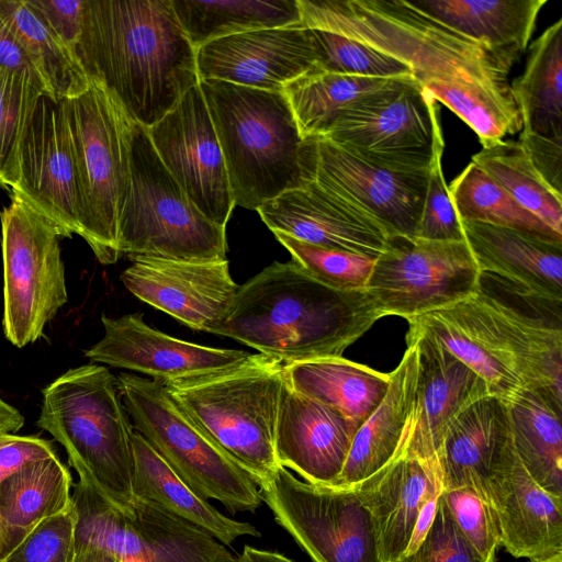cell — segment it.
Returning a JSON list of instances; mask_svg holds the SVG:
<instances>
[{"mask_svg":"<svg viewBox=\"0 0 562 562\" xmlns=\"http://www.w3.org/2000/svg\"><path fill=\"white\" fill-rule=\"evenodd\" d=\"M101 322L103 337L85 351L91 362L139 372L164 383L218 371L249 355L169 336L148 326L142 313L117 318L102 314Z\"/></svg>","mask_w":562,"mask_h":562,"instance_id":"obj_21","label":"cell"},{"mask_svg":"<svg viewBox=\"0 0 562 562\" xmlns=\"http://www.w3.org/2000/svg\"><path fill=\"white\" fill-rule=\"evenodd\" d=\"M406 341L417 346L418 372L412 409L394 460L428 461L438 458L452 422L491 392L477 373L432 339L407 333Z\"/></svg>","mask_w":562,"mask_h":562,"instance_id":"obj_19","label":"cell"},{"mask_svg":"<svg viewBox=\"0 0 562 562\" xmlns=\"http://www.w3.org/2000/svg\"><path fill=\"white\" fill-rule=\"evenodd\" d=\"M406 344L400 363L390 372L385 396L353 437L335 487L357 488L395 459L412 409L418 372L417 346L414 341Z\"/></svg>","mask_w":562,"mask_h":562,"instance_id":"obj_28","label":"cell"},{"mask_svg":"<svg viewBox=\"0 0 562 562\" xmlns=\"http://www.w3.org/2000/svg\"><path fill=\"white\" fill-rule=\"evenodd\" d=\"M301 166L304 183L313 181L358 207L389 236H416L429 170L380 168L319 136L304 138Z\"/></svg>","mask_w":562,"mask_h":562,"instance_id":"obj_15","label":"cell"},{"mask_svg":"<svg viewBox=\"0 0 562 562\" xmlns=\"http://www.w3.org/2000/svg\"><path fill=\"white\" fill-rule=\"evenodd\" d=\"M257 212L273 232L329 249L376 258L389 234L371 216L313 181L284 191Z\"/></svg>","mask_w":562,"mask_h":562,"instance_id":"obj_22","label":"cell"},{"mask_svg":"<svg viewBox=\"0 0 562 562\" xmlns=\"http://www.w3.org/2000/svg\"><path fill=\"white\" fill-rule=\"evenodd\" d=\"M448 188L460 221L510 227L562 241V235L519 205L472 161Z\"/></svg>","mask_w":562,"mask_h":562,"instance_id":"obj_42","label":"cell"},{"mask_svg":"<svg viewBox=\"0 0 562 562\" xmlns=\"http://www.w3.org/2000/svg\"><path fill=\"white\" fill-rule=\"evenodd\" d=\"M284 383V363L258 352L164 385L200 430L259 485L279 467L274 431Z\"/></svg>","mask_w":562,"mask_h":562,"instance_id":"obj_7","label":"cell"},{"mask_svg":"<svg viewBox=\"0 0 562 562\" xmlns=\"http://www.w3.org/2000/svg\"><path fill=\"white\" fill-rule=\"evenodd\" d=\"M530 561L531 562H562V551L558 552L555 554L546 557V558H540V559L530 560Z\"/></svg>","mask_w":562,"mask_h":562,"instance_id":"obj_58","label":"cell"},{"mask_svg":"<svg viewBox=\"0 0 562 562\" xmlns=\"http://www.w3.org/2000/svg\"><path fill=\"white\" fill-rule=\"evenodd\" d=\"M382 317L367 290L330 289L291 259L272 262L239 285L210 333L290 364L342 356Z\"/></svg>","mask_w":562,"mask_h":562,"instance_id":"obj_2","label":"cell"},{"mask_svg":"<svg viewBox=\"0 0 562 562\" xmlns=\"http://www.w3.org/2000/svg\"><path fill=\"white\" fill-rule=\"evenodd\" d=\"M72 562H117L110 554L93 548L76 547Z\"/></svg>","mask_w":562,"mask_h":562,"instance_id":"obj_57","label":"cell"},{"mask_svg":"<svg viewBox=\"0 0 562 562\" xmlns=\"http://www.w3.org/2000/svg\"><path fill=\"white\" fill-rule=\"evenodd\" d=\"M370 512L381 562H397L405 553L425 502L442 490L438 459L400 458L357 487Z\"/></svg>","mask_w":562,"mask_h":562,"instance_id":"obj_26","label":"cell"},{"mask_svg":"<svg viewBox=\"0 0 562 562\" xmlns=\"http://www.w3.org/2000/svg\"><path fill=\"white\" fill-rule=\"evenodd\" d=\"M76 510H67L41 524L0 562H72Z\"/></svg>","mask_w":562,"mask_h":562,"instance_id":"obj_48","label":"cell"},{"mask_svg":"<svg viewBox=\"0 0 562 562\" xmlns=\"http://www.w3.org/2000/svg\"><path fill=\"white\" fill-rule=\"evenodd\" d=\"M441 492H442V490H439V491H436L435 493H432L428 497V499L425 502L422 509L419 510V514L417 516V519H416V522L414 526L411 541L408 543V547H407L404 555L413 553L419 547V544L426 537L428 530L430 529V527L434 522L436 510H437V504H438L439 497L441 495Z\"/></svg>","mask_w":562,"mask_h":562,"instance_id":"obj_54","label":"cell"},{"mask_svg":"<svg viewBox=\"0 0 562 562\" xmlns=\"http://www.w3.org/2000/svg\"><path fill=\"white\" fill-rule=\"evenodd\" d=\"M391 80L316 68L289 83L283 92L305 138L324 136L344 110Z\"/></svg>","mask_w":562,"mask_h":562,"instance_id":"obj_37","label":"cell"},{"mask_svg":"<svg viewBox=\"0 0 562 562\" xmlns=\"http://www.w3.org/2000/svg\"><path fill=\"white\" fill-rule=\"evenodd\" d=\"M483 274L467 241L389 236L366 290L384 316L415 317L482 289Z\"/></svg>","mask_w":562,"mask_h":562,"instance_id":"obj_14","label":"cell"},{"mask_svg":"<svg viewBox=\"0 0 562 562\" xmlns=\"http://www.w3.org/2000/svg\"><path fill=\"white\" fill-rule=\"evenodd\" d=\"M12 193L65 235L82 236V215L70 130L61 100L43 93L22 137Z\"/></svg>","mask_w":562,"mask_h":562,"instance_id":"obj_17","label":"cell"},{"mask_svg":"<svg viewBox=\"0 0 562 562\" xmlns=\"http://www.w3.org/2000/svg\"><path fill=\"white\" fill-rule=\"evenodd\" d=\"M72 143L82 238L102 265L121 257L119 217L130 184L132 120L102 86L61 100Z\"/></svg>","mask_w":562,"mask_h":562,"instance_id":"obj_9","label":"cell"},{"mask_svg":"<svg viewBox=\"0 0 562 562\" xmlns=\"http://www.w3.org/2000/svg\"><path fill=\"white\" fill-rule=\"evenodd\" d=\"M259 487L276 521L312 562H381L359 488L303 482L282 465Z\"/></svg>","mask_w":562,"mask_h":562,"instance_id":"obj_13","label":"cell"},{"mask_svg":"<svg viewBox=\"0 0 562 562\" xmlns=\"http://www.w3.org/2000/svg\"><path fill=\"white\" fill-rule=\"evenodd\" d=\"M0 14L26 52L46 94L59 101L78 97L89 89L90 81L76 55L32 0H0Z\"/></svg>","mask_w":562,"mask_h":562,"instance_id":"obj_34","label":"cell"},{"mask_svg":"<svg viewBox=\"0 0 562 562\" xmlns=\"http://www.w3.org/2000/svg\"><path fill=\"white\" fill-rule=\"evenodd\" d=\"M160 160L193 204L226 227L235 207L218 138L199 85L146 128Z\"/></svg>","mask_w":562,"mask_h":562,"instance_id":"obj_16","label":"cell"},{"mask_svg":"<svg viewBox=\"0 0 562 562\" xmlns=\"http://www.w3.org/2000/svg\"><path fill=\"white\" fill-rule=\"evenodd\" d=\"M461 224L482 274L502 278L530 301L561 307L562 241L481 222Z\"/></svg>","mask_w":562,"mask_h":562,"instance_id":"obj_25","label":"cell"},{"mask_svg":"<svg viewBox=\"0 0 562 562\" xmlns=\"http://www.w3.org/2000/svg\"><path fill=\"white\" fill-rule=\"evenodd\" d=\"M32 2L75 54L82 31L86 0H32Z\"/></svg>","mask_w":562,"mask_h":562,"instance_id":"obj_52","label":"cell"},{"mask_svg":"<svg viewBox=\"0 0 562 562\" xmlns=\"http://www.w3.org/2000/svg\"><path fill=\"white\" fill-rule=\"evenodd\" d=\"M417 8L463 36L520 58L547 0H418Z\"/></svg>","mask_w":562,"mask_h":562,"instance_id":"obj_31","label":"cell"},{"mask_svg":"<svg viewBox=\"0 0 562 562\" xmlns=\"http://www.w3.org/2000/svg\"><path fill=\"white\" fill-rule=\"evenodd\" d=\"M199 86L224 156L235 205L257 211L304 186V137L283 91L215 79Z\"/></svg>","mask_w":562,"mask_h":562,"instance_id":"obj_5","label":"cell"},{"mask_svg":"<svg viewBox=\"0 0 562 562\" xmlns=\"http://www.w3.org/2000/svg\"><path fill=\"white\" fill-rule=\"evenodd\" d=\"M273 234L291 254L292 260L318 282L344 292L366 290L374 258L314 246L280 232Z\"/></svg>","mask_w":562,"mask_h":562,"instance_id":"obj_44","label":"cell"},{"mask_svg":"<svg viewBox=\"0 0 562 562\" xmlns=\"http://www.w3.org/2000/svg\"><path fill=\"white\" fill-rule=\"evenodd\" d=\"M430 95L445 104L477 135L482 147L522 130V120L510 85L428 81Z\"/></svg>","mask_w":562,"mask_h":562,"instance_id":"obj_40","label":"cell"},{"mask_svg":"<svg viewBox=\"0 0 562 562\" xmlns=\"http://www.w3.org/2000/svg\"><path fill=\"white\" fill-rule=\"evenodd\" d=\"M477 373L491 394L509 402L544 390L562 397V330L482 289L454 304L406 319Z\"/></svg>","mask_w":562,"mask_h":562,"instance_id":"obj_3","label":"cell"},{"mask_svg":"<svg viewBox=\"0 0 562 562\" xmlns=\"http://www.w3.org/2000/svg\"><path fill=\"white\" fill-rule=\"evenodd\" d=\"M44 89L24 75L0 69V184L18 180L22 137Z\"/></svg>","mask_w":562,"mask_h":562,"instance_id":"obj_43","label":"cell"},{"mask_svg":"<svg viewBox=\"0 0 562 562\" xmlns=\"http://www.w3.org/2000/svg\"><path fill=\"white\" fill-rule=\"evenodd\" d=\"M116 379L133 428L192 492L233 514L261 505L258 483L200 430L162 382L132 373Z\"/></svg>","mask_w":562,"mask_h":562,"instance_id":"obj_10","label":"cell"},{"mask_svg":"<svg viewBox=\"0 0 562 562\" xmlns=\"http://www.w3.org/2000/svg\"><path fill=\"white\" fill-rule=\"evenodd\" d=\"M510 89L521 132L562 138V19L532 42L525 70Z\"/></svg>","mask_w":562,"mask_h":562,"instance_id":"obj_35","label":"cell"},{"mask_svg":"<svg viewBox=\"0 0 562 562\" xmlns=\"http://www.w3.org/2000/svg\"><path fill=\"white\" fill-rule=\"evenodd\" d=\"M495 562V561H494Z\"/></svg>","mask_w":562,"mask_h":562,"instance_id":"obj_59","label":"cell"},{"mask_svg":"<svg viewBox=\"0 0 562 562\" xmlns=\"http://www.w3.org/2000/svg\"><path fill=\"white\" fill-rule=\"evenodd\" d=\"M199 79L284 91L322 67L323 49L312 29L295 25L256 30L212 41L195 50Z\"/></svg>","mask_w":562,"mask_h":562,"instance_id":"obj_18","label":"cell"},{"mask_svg":"<svg viewBox=\"0 0 562 562\" xmlns=\"http://www.w3.org/2000/svg\"><path fill=\"white\" fill-rule=\"evenodd\" d=\"M0 220L2 327L5 338L22 348L43 336L46 324L68 300L59 246L65 235L14 193Z\"/></svg>","mask_w":562,"mask_h":562,"instance_id":"obj_12","label":"cell"},{"mask_svg":"<svg viewBox=\"0 0 562 562\" xmlns=\"http://www.w3.org/2000/svg\"><path fill=\"white\" fill-rule=\"evenodd\" d=\"M301 23L373 47L428 81L509 85L518 57L496 52L406 0H297Z\"/></svg>","mask_w":562,"mask_h":562,"instance_id":"obj_4","label":"cell"},{"mask_svg":"<svg viewBox=\"0 0 562 562\" xmlns=\"http://www.w3.org/2000/svg\"><path fill=\"white\" fill-rule=\"evenodd\" d=\"M72 487L57 454L33 461L0 483V561L41 524L72 505Z\"/></svg>","mask_w":562,"mask_h":562,"instance_id":"obj_29","label":"cell"},{"mask_svg":"<svg viewBox=\"0 0 562 562\" xmlns=\"http://www.w3.org/2000/svg\"><path fill=\"white\" fill-rule=\"evenodd\" d=\"M36 425L65 448L78 483L131 512L134 428L104 366L69 369L47 385Z\"/></svg>","mask_w":562,"mask_h":562,"instance_id":"obj_6","label":"cell"},{"mask_svg":"<svg viewBox=\"0 0 562 562\" xmlns=\"http://www.w3.org/2000/svg\"><path fill=\"white\" fill-rule=\"evenodd\" d=\"M121 274L140 301L194 330L209 331L229 311L239 285L227 259L186 261L137 257Z\"/></svg>","mask_w":562,"mask_h":562,"instance_id":"obj_20","label":"cell"},{"mask_svg":"<svg viewBox=\"0 0 562 562\" xmlns=\"http://www.w3.org/2000/svg\"><path fill=\"white\" fill-rule=\"evenodd\" d=\"M132 445L134 497L202 528L224 546L244 536L260 537L250 522L226 517L192 492L136 430Z\"/></svg>","mask_w":562,"mask_h":562,"instance_id":"obj_30","label":"cell"},{"mask_svg":"<svg viewBox=\"0 0 562 562\" xmlns=\"http://www.w3.org/2000/svg\"><path fill=\"white\" fill-rule=\"evenodd\" d=\"M130 184L119 217L122 255L186 261L225 260L226 227L210 221L167 170L146 127L132 120Z\"/></svg>","mask_w":562,"mask_h":562,"instance_id":"obj_8","label":"cell"},{"mask_svg":"<svg viewBox=\"0 0 562 562\" xmlns=\"http://www.w3.org/2000/svg\"><path fill=\"white\" fill-rule=\"evenodd\" d=\"M471 161L519 205L562 235V194L541 178L519 142L484 146Z\"/></svg>","mask_w":562,"mask_h":562,"instance_id":"obj_38","label":"cell"},{"mask_svg":"<svg viewBox=\"0 0 562 562\" xmlns=\"http://www.w3.org/2000/svg\"><path fill=\"white\" fill-rule=\"evenodd\" d=\"M515 451L544 490L562 498V397L526 391L507 402Z\"/></svg>","mask_w":562,"mask_h":562,"instance_id":"obj_33","label":"cell"},{"mask_svg":"<svg viewBox=\"0 0 562 562\" xmlns=\"http://www.w3.org/2000/svg\"><path fill=\"white\" fill-rule=\"evenodd\" d=\"M519 143L541 178L562 194V138L521 132Z\"/></svg>","mask_w":562,"mask_h":562,"instance_id":"obj_51","label":"cell"},{"mask_svg":"<svg viewBox=\"0 0 562 562\" xmlns=\"http://www.w3.org/2000/svg\"><path fill=\"white\" fill-rule=\"evenodd\" d=\"M71 498L77 517L76 547L101 550L117 562H148L132 512L80 483L74 485Z\"/></svg>","mask_w":562,"mask_h":562,"instance_id":"obj_41","label":"cell"},{"mask_svg":"<svg viewBox=\"0 0 562 562\" xmlns=\"http://www.w3.org/2000/svg\"><path fill=\"white\" fill-rule=\"evenodd\" d=\"M295 391L342 414L359 426L385 396L391 375L342 356L284 364Z\"/></svg>","mask_w":562,"mask_h":562,"instance_id":"obj_32","label":"cell"},{"mask_svg":"<svg viewBox=\"0 0 562 562\" xmlns=\"http://www.w3.org/2000/svg\"><path fill=\"white\" fill-rule=\"evenodd\" d=\"M441 497L471 546L483 558L495 559L499 530L488 498L471 486L442 490Z\"/></svg>","mask_w":562,"mask_h":562,"instance_id":"obj_46","label":"cell"},{"mask_svg":"<svg viewBox=\"0 0 562 562\" xmlns=\"http://www.w3.org/2000/svg\"><path fill=\"white\" fill-rule=\"evenodd\" d=\"M75 55L89 81L146 128L200 81L171 0H86Z\"/></svg>","mask_w":562,"mask_h":562,"instance_id":"obj_1","label":"cell"},{"mask_svg":"<svg viewBox=\"0 0 562 562\" xmlns=\"http://www.w3.org/2000/svg\"><path fill=\"white\" fill-rule=\"evenodd\" d=\"M23 425L22 414L0 397V434L16 432Z\"/></svg>","mask_w":562,"mask_h":562,"instance_id":"obj_56","label":"cell"},{"mask_svg":"<svg viewBox=\"0 0 562 562\" xmlns=\"http://www.w3.org/2000/svg\"><path fill=\"white\" fill-rule=\"evenodd\" d=\"M232 562H294L285 555L267 550L245 546L243 551Z\"/></svg>","mask_w":562,"mask_h":562,"instance_id":"obj_55","label":"cell"},{"mask_svg":"<svg viewBox=\"0 0 562 562\" xmlns=\"http://www.w3.org/2000/svg\"><path fill=\"white\" fill-rule=\"evenodd\" d=\"M438 113L414 77L392 79L344 110L319 137L380 168L427 171L445 147Z\"/></svg>","mask_w":562,"mask_h":562,"instance_id":"obj_11","label":"cell"},{"mask_svg":"<svg viewBox=\"0 0 562 562\" xmlns=\"http://www.w3.org/2000/svg\"><path fill=\"white\" fill-rule=\"evenodd\" d=\"M313 31L323 49L324 70L374 79L414 77L409 66L373 47L330 32Z\"/></svg>","mask_w":562,"mask_h":562,"instance_id":"obj_45","label":"cell"},{"mask_svg":"<svg viewBox=\"0 0 562 562\" xmlns=\"http://www.w3.org/2000/svg\"><path fill=\"white\" fill-rule=\"evenodd\" d=\"M359 425L288 383L283 385L276 431L277 462L305 482L334 486Z\"/></svg>","mask_w":562,"mask_h":562,"instance_id":"obj_23","label":"cell"},{"mask_svg":"<svg viewBox=\"0 0 562 562\" xmlns=\"http://www.w3.org/2000/svg\"><path fill=\"white\" fill-rule=\"evenodd\" d=\"M512 445L507 403L492 394L474 402L445 436L437 458L442 490L471 486L487 497L488 474Z\"/></svg>","mask_w":562,"mask_h":562,"instance_id":"obj_27","label":"cell"},{"mask_svg":"<svg viewBox=\"0 0 562 562\" xmlns=\"http://www.w3.org/2000/svg\"><path fill=\"white\" fill-rule=\"evenodd\" d=\"M397 562H494L483 558L454 522L443 498L439 497L434 522L419 547Z\"/></svg>","mask_w":562,"mask_h":562,"instance_id":"obj_49","label":"cell"},{"mask_svg":"<svg viewBox=\"0 0 562 562\" xmlns=\"http://www.w3.org/2000/svg\"><path fill=\"white\" fill-rule=\"evenodd\" d=\"M439 149L430 165L427 191L416 236L438 241H464V232L442 172Z\"/></svg>","mask_w":562,"mask_h":562,"instance_id":"obj_47","label":"cell"},{"mask_svg":"<svg viewBox=\"0 0 562 562\" xmlns=\"http://www.w3.org/2000/svg\"><path fill=\"white\" fill-rule=\"evenodd\" d=\"M130 509L148 562H232L234 558L212 535L154 504L134 497Z\"/></svg>","mask_w":562,"mask_h":562,"instance_id":"obj_39","label":"cell"},{"mask_svg":"<svg viewBox=\"0 0 562 562\" xmlns=\"http://www.w3.org/2000/svg\"><path fill=\"white\" fill-rule=\"evenodd\" d=\"M499 546L515 558L536 560L562 551V498L538 484L518 458L514 442L486 481Z\"/></svg>","mask_w":562,"mask_h":562,"instance_id":"obj_24","label":"cell"},{"mask_svg":"<svg viewBox=\"0 0 562 562\" xmlns=\"http://www.w3.org/2000/svg\"><path fill=\"white\" fill-rule=\"evenodd\" d=\"M56 454L52 441L36 436L0 434V483L29 463Z\"/></svg>","mask_w":562,"mask_h":562,"instance_id":"obj_50","label":"cell"},{"mask_svg":"<svg viewBox=\"0 0 562 562\" xmlns=\"http://www.w3.org/2000/svg\"><path fill=\"white\" fill-rule=\"evenodd\" d=\"M0 69L8 72L24 75L40 85L44 83L34 68L20 41L0 14ZM46 93V91H45Z\"/></svg>","mask_w":562,"mask_h":562,"instance_id":"obj_53","label":"cell"},{"mask_svg":"<svg viewBox=\"0 0 562 562\" xmlns=\"http://www.w3.org/2000/svg\"><path fill=\"white\" fill-rule=\"evenodd\" d=\"M171 4L195 50L231 35L301 23L297 0H171Z\"/></svg>","mask_w":562,"mask_h":562,"instance_id":"obj_36","label":"cell"}]
</instances>
